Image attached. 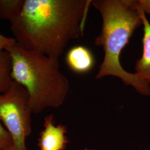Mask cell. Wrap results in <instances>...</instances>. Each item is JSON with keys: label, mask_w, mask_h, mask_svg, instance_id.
Wrapping results in <instances>:
<instances>
[{"label": "cell", "mask_w": 150, "mask_h": 150, "mask_svg": "<svg viewBox=\"0 0 150 150\" xmlns=\"http://www.w3.org/2000/svg\"><path fill=\"white\" fill-rule=\"evenodd\" d=\"M7 51L12 61V79L26 90L33 113L62 105L70 85L60 70L59 59L23 48L17 43Z\"/></svg>", "instance_id": "cell-3"}, {"label": "cell", "mask_w": 150, "mask_h": 150, "mask_svg": "<svg viewBox=\"0 0 150 150\" xmlns=\"http://www.w3.org/2000/svg\"><path fill=\"white\" fill-rule=\"evenodd\" d=\"M136 6L142 20L144 35L142 38V52L134 66V74L150 85V22L146 14L138 5Z\"/></svg>", "instance_id": "cell-6"}, {"label": "cell", "mask_w": 150, "mask_h": 150, "mask_svg": "<svg viewBox=\"0 0 150 150\" xmlns=\"http://www.w3.org/2000/svg\"><path fill=\"white\" fill-rule=\"evenodd\" d=\"M90 5L91 0H25L11 31L22 47L59 59L83 35Z\"/></svg>", "instance_id": "cell-1"}, {"label": "cell", "mask_w": 150, "mask_h": 150, "mask_svg": "<svg viewBox=\"0 0 150 150\" xmlns=\"http://www.w3.org/2000/svg\"><path fill=\"white\" fill-rule=\"evenodd\" d=\"M26 90L13 81L10 88L0 93V121L11 136L9 150H28L26 139L32 133V114Z\"/></svg>", "instance_id": "cell-4"}, {"label": "cell", "mask_w": 150, "mask_h": 150, "mask_svg": "<svg viewBox=\"0 0 150 150\" xmlns=\"http://www.w3.org/2000/svg\"><path fill=\"white\" fill-rule=\"evenodd\" d=\"M16 43L14 38L6 37L0 32V51L7 50L16 45Z\"/></svg>", "instance_id": "cell-11"}, {"label": "cell", "mask_w": 150, "mask_h": 150, "mask_svg": "<svg viewBox=\"0 0 150 150\" xmlns=\"http://www.w3.org/2000/svg\"><path fill=\"white\" fill-rule=\"evenodd\" d=\"M85 150H89V149H85Z\"/></svg>", "instance_id": "cell-13"}, {"label": "cell", "mask_w": 150, "mask_h": 150, "mask_svg": "<svg viewBox=\"0 0 150 150\" xmlns=\"http://www.w3.org/2000/svg\"><path fill=\"white\" fill-rule=\"evenodd\" d=\"M66 62L72 71L82 74L93 69L95 58L88 48L83 46H76L70 48L66 54Z\"/></svg>", "instance_id": "cell-7"}, {"label": "cell", "mask_w": 150, "mask_h": 150, "mask_svg": "<svg viewBox=\"0 0 150 150\" xmlns=\"http://www.w3.org/2000/svg\"><path fill=\"white\" fill-rule=\"evenodd\" d=\"M25 0H0V18L13 21L20 15Z\"/></svg>", "instance_id": "cell-9"}, {"label": "cell", "mask_w": 150, "mask_h": 150, "mask_svg": "<svg viewBox=\"0 0 150 150\" xmlns=\"http://www.w3.org/2000/svg\"><path fill=\"white\" fill-rule=\"evenodd\" d=\"M12 61L9 52L0 51V93L8 90L13 81L11 77Z\"/></svg>", "instance_id": "cell-8"}, {"label": "cell", "mask_w": 150, "mask_h": 150, "mask_svg": "<svg viewBox=\"0 0 150 150\" xmlns=\"http://www.w3.org/2000/svg\"><path fill=\"white\" fill-rule=\"evenodd\" d=\"M137 2L146 14H150V0H137Z\"/></svg>", "instance_id": "cell-12"}, {"label": "cell", "mask_w": 150, "mask_h": 150, "mask_svg": "<svg viewBox=\"0 0 150 150\" xmlns=\"http://www.w3.org/2000/svg\"><path fill=\"white\" fill-rule=\"evenodd\" d=\"M43 129L40 133L38 146L40 150H65L69 141L66 134V126L54 124V115L51 114L44 119Z\"/></svg>", "instance_id": "cell-5"}, {"label": "cell", "mask_w": 150, "mask_h": 150, "mask_svg": "<svg viewBox=\"0 0 150 150\" xmlns=\"http://www.w3.org/2000/svg\"><path fill=\"white\" fill-rule=\"evenodd\" d=\"M102 18L101 30L94 43L102 47L104 57L96 79L113 76L126 86L132 87L140 95L150 96V85L134 73L127 71L120 62L121 54L129 43L142 20L136 6V0H91Z\"/></svg>", "instance_id": "cell-2"}, {"label": "cell", "mask_w": 150, "mask_h": 150, "mask_svg": "<svg viewBox=\"0 0 150 150\" xmlns=\"http://www.w3.org/2000/svg\"><path fill=\"white\" fill-rule=\"evenodd\" d=\"M12 145L11 136L0 121V150H9Z\"/></svg>", "instance_id": "cell-10"}]
</instances>
